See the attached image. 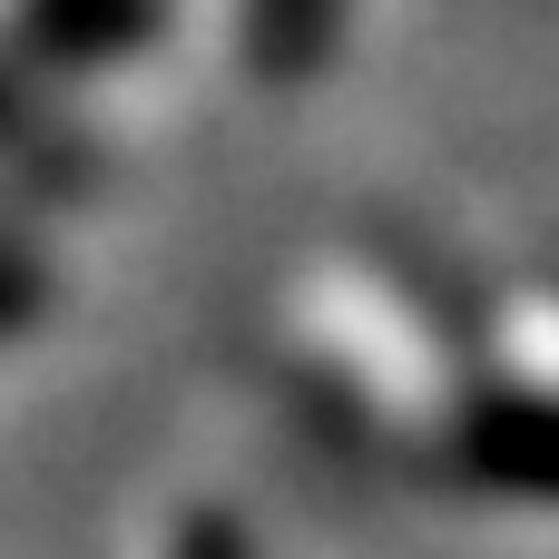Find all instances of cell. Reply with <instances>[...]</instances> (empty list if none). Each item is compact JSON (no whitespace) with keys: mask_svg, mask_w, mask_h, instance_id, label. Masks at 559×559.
Returning a JSON list of instances; mask_svg holds the SVG:
<instances>
[{"mask_svg":"<svg viewBox=\"0 0 559 559\" xmlns=\"http://www.w3.org/2000/svg\"><path fill=\"white\" fill-rule=\"evenodd\" d=\"M472 481L559 491V403H501L491 423H472Z\"/></svg>","mask_w":559,"mask_h":559,"instance_id":"obj_1","label":"cell"},{"mask_svg":"<svg viewBox=\"0 0 559 559\" xmlns=\"http://www.w3.org/2000/svg\"><path fill=\"white\" fill-rule=\"evenodd\" d=\"M314 29H334V0H255V39L275 69H295L314 49Z\"/></svg>","mask_w":559,"mask_h":559,"instance_id":"obj_2","label":"cell"},{"mask_svg":"<svg viewBox=\"0 0 559 559\" xmlns=\"http://www.w3.org/2000/svg\"><path fill=\"white\" fill-rule=\"evenodd\" d=\"M29 295H39L29 255H20V246H0V324H20V314H29Z\"/></svg>","mask_w":559,"mask_h":559,"instance_id":"obj_3","label":"cell"}]
</instances>
